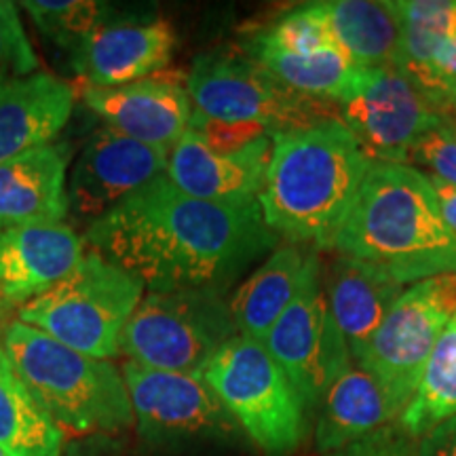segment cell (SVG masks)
Wrapping results in <instances>:
<instances>
[{"instance_id":"1","label":"cell","mask_w":456,"mask_h":456,"mask_svg":"<svg viewBox=\"0 0 456 456\" xmlns=\"http://www.w3.org/2000/svg\"><path fill=\"white\" fill-rule=\"evenodd\" d=\"M85 243L151 292H224L279 237L258 201H201L161 174L89 224Z\"/></svg>"},{"instance_id":"2","label":"cell","mask_w":456,"mask_h":456,"mask_svg":"<svg viewBox=\"0 0 456 456\" xmlns=\"http://www.w3.org/2000/svg\"><path fill=\"white\" fill-rule=\"evenodd\" d=\"M372 165L338 117L275 134L258 195L265 222L285 241L330 249Z\"/></svg>"},{"instance_id":"3","label":"cell","mask_w":456,"mask_h":456,"mask_svg":"<svg viewBox=\"0 0 456 456\" xmlns=\"http://www.w3.org/2000/svg\"><path fill=\"white\" fill-rule=\"evenodd\" d=\"M330 252L380 266L403 285L456 273V235L429 178L406 163L374 161Z\"/></svg>"},{"instance_id":"4","label":"cell","mask_w":456,"mask_h":456,"mask_svg":"<svg viewBox=\"0 0 456 456\" xmlns=\"http://www.w3.org/2000/svg\"><path fill=\"white\" fill-rule=\"evenodd\" d=\"M0 349L61 429L114 436L135 423L121 370L108 359L83 355L20 319Z\"/></svg>"},{"instance_id":"5","label":"cell","mask_w":456,"mask_h":456,"mask_svg":"<svg viewBox=\"0 0 456 456\" xmlns=\"http://www.w3.org/2000/svg\"><path fill=\"white\" fill-rule=\"evenodd\" d=\"M144 283L104 256L85 252L74 269L20 309V322L95 359L121 355V338Z\"/></svg>"},{"instance_id":"6","label":"cell","mask_w":456,"mask_h":456,"mask_svg":"<svg viewBox=\"0 0 456 456\" xmlns=\"http://www.w3.org/2000/svg\"><path fill=\"white\" fill-rule=\"evenodd\" d=\"M201 376L262 454L298 452L309 431V410L262 342L232 336L214 353Z\"/></svg>"},{"instance_id":"7","label":"cell","mask_w":456,"mask_h":456,"mask_svg":"<svg viewBox=\"0 0 456 456\" xmlns=\"http://www.w3.org/2000/svg\"><path fill=\"white\" fill-rule=\"evenodd\" d=\"M186 91L205 117L260 125L273 135L338 117L334 104L289 89L243 49L199 55L186 74Z\"/></svg>"},{"instance_id":"8","label":"cell","mask_w":456,"mask_h":456,"mask_svg":"<svg viewBox=\"0 0 456 456\" xmlns=\"http://www.w3.org/2000/svg\"><path fill=\"white\" fill-rule=\"evenodd\" d=\"M232 336L237 328L224 292H151L125 326L121 353L138 366L201 376Z\"/></svg>"},{"instance_id":"9","label":"cell","mask_w":456,"mask_h":456,"mask_svg":"<svg viewBox=\"0 0 456 456\" xmlns=\"http://www.w3.org/2000/svg\"><path fill=\"white\" fill-rule=\"evenodd\" d=\"M135 429L148 450H184L231 442L239 427L203 376L163 372L125 362Z\"/></svg>"},{"instance_id":"10","label":"cell","mask_w":456,"mask_h":456,"mask_svg":"<svg viewBox=\"0 0 456 456\" xmlns=\"http://www.w3.org/2000/svg\"><path fill=\"white\" fill-rule=\"evenodd\" d=\"M454 313L456 273L408 285L357 363L383 385L399 416L412 402L427 359Z\"/></svg>"},{"instance_id":"11","label":"cell","mask_w":456,"mask_h":456,"mask_svg":"<svg viewBox=\"0 0 456 456\" xmlns=\"http://www.w3.org/2000/svg\"><path fill=\"white\" fill-rule=\"evenodd\" d=\"M322 273V260L311 249L298 292L262 342L306 410L317 408L328 387L353 363L345 336L328 306Z\"/></svg>"},{"instance_id":"12","label":"cell","mask_w":456,"mask_h":456,"mask_svg":"<svg viewBox=\"0 0 456 456\" xmlns=\"http://www.w3.org/2000/svg\"><path fill=\"white\" fill-rule=\"evenodd\" d=\"M336 112L374 161L406 165L419 140L448 117L395 68H359Z\"/></svg>"},{"instance_id":"13","label":"cell","mask_w":456,"mask_h":456,"mask_svg":"<svg viewBox=\"0 0 456 456\" xmlns=\"http://www.w3.org/2000/svg\"><path fill=\"white\" fill-rule=\"evenodd\" d=\"M169 151L142 144L110 127L85 142L68 175V205L78 220L94 224L106 212L167 169Z\"/></svg>"},{"instance_id":"14","label":"cell","mask_w":456,"mask_h":456,"mask_svg":"<svg viewBox=\"0 0 456 456\" xmlns=\"http://www.w3.org/2000/svg\"><path fill=\"white\" fill-rule=\"evenodd\" d=\"M83 102L106 127L165 151L178 144L195 110L182 77L161 72L121 87H85Z\"/></svg>"},{"instance_id":"15","label":"cell","mask_w":456,"mask_h":456,"mask_svg":"<svg viewBox=\"0 0 456 456\" xmlns=\"http://www.w3.org/2000/svg\"><path fill=\"white\" fill-rule=\"evenodd\" d=\"M178 34L163 20L104 24L70 53L85 87H121L155 77L169 66Z\"/></svg>"},{"instance_id":"16","label":"cell","mask_w":456,"mask_h":456,"mask_svg":"<svg viewBox=\"0 0 456 456\" xmlns=\"http://www.w3.org/2000/svg\"><path fill=\"white\" fill-rule=\"evenodd\" d=\"M271 152L273 135L235 155H220L188 129L169 151L165 175L184 195L201 201H258Z\"/></svg>"},{"instance_id":"17","label":"cell","mask_w":456,"mask_h":456,"mask_svg":"<svg viewBox=\"0 0 456 456\" xmlns=\"http://www.w3.org/2000/svg\"><path fill=\"white\" fill-rule=\"evenodd\" d=\"M85 237L64 222L0 231V300L24 306L60 283L85 256Z\"/></svg>"},{"instance_id":"18","label":"cell","mask_w":456,"mask_h":456,"mask_svg":"<svg viewBox=\"0 0 456 456\" xmlns=\"http://www.w3.org/2000/svg\"><path fill=\"white\" fill-rule=\"evenodd\" d=\"M322 281L328 306L345 336L353 362L359 363L387 313L408 285L380 266L342 254H334L322 273Z\"/></svg>"},{"instance_id":"19","label":"cell","mask_w":456,"mask_h":456,"mask_svg":"<svg viewBox=\"0 0 456 456\" xmlns=\"http://www.w3.org/2000/svg\"><path fill=\"white\" fill-rule=\"evenodd\" d=\"M70 159L72 148L60 142L0 163V231L61 222L70 214L66 175Z\"/></svg>"},{"instance_id":"20","label":"cell","mask_w":456,"mask_h":456,"mask_svg":"<svg viewBox=\"0 0 456 456\" xmlns=\"http://www.w3.org/2000/svg\"><path fill=\"white\" fill-rule=\"evenodd\" d=\"M72 85L32 72L0 85V163L53 144L74 110Z\"/></svg>"},{"instance_id":"21","label":"cell","mask_w":456,"mask_h":456,"mask_svg":"<svg viewBox=\"0 0 456 456\" xmlns=\"http://www.w3.org/2000/svg\"><path fill=\"white\" fill-rule=\"evenodd\" d=\"M317 408L315 448L322 454L363 440L399 419L383 385L355 362L328 387Z\"/></svg>"},{"instance_id":"22","label":"cell","mask_w":456,"mask_h":456,"mask_svg":"<svg viewBox=\"0 0 456 456\" xmlns=\"http://www.w3.org/2000/svg\"><path fill=\"white\" fill-rule=\"evenodd\" d=\"M311 249L288 243L273 249L262 265L228 298L237 334L265 342L288 309L305 277Z\"/></svg>"},{"instance_id":"23","label":"cell","mask_w":456,"mask_h":456,"mask_svg":"<svg viewBox=\"0 0 456 456\" xmlns=\"http://www.w3.org/2000/svg\"><path fill=\"white\" fill-rule=\"evenodd\" d=\"M336 47L362 68H393L399 32L387 3L317 0L309 3Z\"/></svg>"},{"instance_id":"24","label":"cell","mask_w":456,"mask_h":456,"mask_svg":"<svg viewBox=\"0 0 456 456\" xmlns=\"http://www.w3.org/2000/svg\"><path fill=\"white\" fill-rule=\"evenodd\" d=\"M0 450L7 456H61L64 429L28 389L0 349Z\"/></svg>"},{"instance_id":"25","label":"cell","mask_w":456,"mask_h":456,"mask_svg":"<svg viewBox=\"0 0 456 456\" xmlns=\"http://www.w3.org/2000/svg\"><path fill=\"white\" fill-rule=\"evenodd\" d=\"M399 41L393 68L423 91L437 49L456 37V0H385Z\"/></svg>"},{"instance_id":"26","label":"cell","mask_w":456,"mask_h":456,"mask_svg":"<svg viewBox=\"0 0 456 456\" xmlns=\"http://www.w3.org/2000/svg\"><path fill=\"white\" fill-rule=\"evenodd\" d=\"M243 51L289 89L334 106L362 68L338 49L300 55L275 49L252 37L243 45Z\"/></svg>"},{"instance_id":"27","label":"cell","mask_w":456,"mask_h":456,"mask_svg":"<svg viewBox=\"0 0 456 456\" xmlns=\"http://www.w3.org/2000/svg\"><path fill=\"white\" fill-rule=\"evenodd\" d=\"M452 416H456V313L433 346L419 389L399 416L397 427L419 440Z\"/></svg>"},{"instance_id":"28","label":"cell","mask_w":456,"mask_h":456,"mask_svg":"<svg viewBox=\"0 0 456 456\" xmlns=\"http://www.w3.org/2000/svg\"><path fill=\"white\" fill-rule=\"evenodd\" d=\"M20 7L26 9L47 41L70 53L91 32L104 26L108 15V4L98 0H24Z\"/></svg>"},{"instance_id":"29","label":"cell","mask_w":456,"mask_h":456,"mask_svg":"<svg viewBox=\"0 0 456 456\" xmlns=\"http://www.w3.org/2000/svg\"><path fill=\"white\" fill-rule=\"evenodd\" d=\"M32 72H38V57L21 24L20 4L0 0V85Z\"/></svg>"},{"instance_id":"30","label":"cell","mask_w":456,"mask_h":456,"mask_svg":"<svg viewBox=\"0 0 456 456\" xmlns=\"http://www.w3.org/2000/svg\"><path fill=\"white\" fill-rule=\"evenodd\" d=\"M408 165L456 186V123L452 118L446 117L436 129L419 140Z\"/></svg>"},{"instance_id":"31","label":"cell","mask_w":456,"mask_h":456,"mask_svg":"<svg viewBox=\"0 0 456 456\" xmlns=\"http://www.w3.org/2000/svg\"><path fill=\"white\" fill-rule=\"evenodd\" d=\"M188 129L197 134L205 144L212 151L220 152V155H235V152H241L245 148L256 144V142L273 135L260 125L218 121V118H209L197 110H192Z\"/></svg>"},{"instance_id":"32","label":"cell","mask_w":456,"mask_h":456,"mask_svg":"<svg viewBox=\"0 0 456 456\" xmlns=\"http://www.w3.org/2000/svg\"><path fill=\"white\" fill-rule=\"evenodd\" d=\"M423 94L444 112L456 102V37L437 49L429 66Z\"/></svg>"},{"instance_id":"33","label":"cell","mask_w":456,"mask_h":456,"mask_svg":"<svg viewBox=\"0 0 456 456\" xmlns=\"http://www.w3.org/2000/svg\"><path fill=\"white\" fill-rule=\"evenodd\" d=\"M323 456H419V452H416V440L408 437L395 423Z\"/></svg>"},{"instance_id":"34","label":"cell","mask_w":456,"mask_h":456,"mask_svg":"<svg viewBox=\"0 0 456 456\" xmlns=\"http://www.w3.org/2000/svg\"><path fill=\"white\" fill-rule=\"evenodd\" d=\"M419 456H456V416L416 440Z\"/></svg>"},{"instance_id":"35","label":"cell","mask_w":456,"mask_h":456,"mask_svg":"<svg viewBox=\"0 0 456 456\" xmlns=\"http://www.w3.org/2000/svg\"><path fill=\"white\" fill-rule=\"evenodd\" d=\"M61 456H135L114 436H85L66 446Z\"/></svg>"},{"instance_id":"36","label":"cell","mask_w":456,"mask_h":456,"mask_svg":"<svg viewBox=\"0 0 456 456\" xmlns=\"http://www.w3.org/2000/svg\"><path fill=\"white\" fill-rule=\"evenodd\" d=\"M427 178H429L433 191H436V197H437V203H440L444 220H446V224L452 228V232L456 235V186L448 184V182H444L440 178H436V175H427Z\"/></svg>"},{"instance_id":"37","label":"cell","mask_w":456,"mask_h":456,"mask_svg":"<svg viewBox=\"0 0 456 456\" xmlns=\"http://www.w3.org/2000/svg\"><path fill=\"white\" fill-rule=\"evenodd\" d=\"M13 309L15 306L7 305L4 300H0V342H3V336L7 332V328L13 323V319H11L13 317Z\"/></svg>"},{"instance_id":"38","label":"cell","mask_w":456,"mask_h":456,"mask_svg":"<svg viewBox=\"0 0 456 456\" xmlns=\"http://www.w3.org/2000/svg\"><path fill=\"white\" fill-rule=\"evenodd\" d=\"M446 114H448V117H450V118H452V121L456 123V102H454V104H452V106H450V108H448V110H446Z\"/></svg>"},{"instance_id":"39","label":"cell","mask_w":456,"mask_h":456,"mask_svg":"<svg viewBox=\"0 0 456 456\" xmlns=\"http://www.w3.org/2000/svg\"><path fill=\"white\" fill-rule=\"evenodd\" d=\"M0 456H7V454H4V452H3V450H0Z\"/></svg>"}]
</instances>
